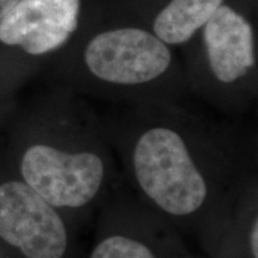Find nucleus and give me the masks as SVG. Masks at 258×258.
I'll return each mask as SVG.
<instances>
[{
  "label": "nucleus",
  "mask_w": 258,
  "mask_h": 258,
  "mask_svg": "<svg viewBox=\"0 0 258 258\" xmlns=\"http://www.w3.org/2000/svg\"><path fill=\"white\" fill-rule=\"evenodd\" d=\"M102 118L134 200L209 258H222L257 194L256 144L179 102L122 104Z\"/></svg>",
  "instance_id": "1"
},
{
  "label": "nucleus",
  "mask_w": 258,
  "mask_h": 258,
  "mask_svg": "<svg viewBox=\"0 0 258 258\" xmlns=\"http://www.w3.org/2000/svg\"><path fill=\"white\" fill-rule=\"evenodd\" d=\"M60 86L85 98L132 104L180 102L189 93L180 57L118 0L56 59Z\"/></svg>",
  "instance_id": "2"
},
{
  "label": "nucleus",
  "mask_w": 258,
  "mask_h": 258,
  "mask_svg": "<svg viewBox=\"0 0 258 258\" xmlns=\"http://www.w3.org/2000/svg\"><path fill=\"white\" fill-rule=\"evenodd\" d=\"M18 167L21 179L73 224L108 200L117 176L102 117L60 85L48 105L44 138L24 147Z\"/></svg>",
  "instance_id": "3"
},
{
  "label": "nucleus",
  "mask_w": 258,
  "mask_h": 258,
  "mask_svg": "<svg viewBox=\"0 0 258 258\" xmlns=\"http://www.w3.org/2000/svg\"><path fill=\"white\" fill-rule=\"evenodd\" d=\"M256 5L226 0L180 48L189 92L226 114H241L257 98Z\"/></svg>",
  "instance_id": "4"
},
{
  "label": "nucleus",
  "mask_w": 258,
  "mask_h": 258,
  "mask_svg": "<svg viewBox=\"0 0 258 258\" xmlns=\"http://www.w3.org/2000/svg\"><path fill=\"white\" fill-rule=\"evenodd\" d=\"M103 0H21L0 19V44L56 59L95 21Z\"/></svg>",
  "instance_id": "5"
},
{
  "label": "nucleus",
  "mask_w": 258,
  "mask_h": 258,
  "mask_svg": "<svg viewBox=\"0 0 258 258\" xmlns=\"http://www.w3.org/2000/svg\"><path fill=\"white\" fill-rule=\"evenodd\" d=\"M73 225L22 179L0 183V239L24 258H76Z\"/></svg>",
  "instance_id": "6"
},
{
  "label": "nucleus",
  "mask_w": 258,
  "mask_h": 258,
  "mask_svg": "<svg viewBox=\"0 0 258 258\" xmlns=\"http://www.w3.org/2000/svg\"><path fill=\"white\" fill-rule=\"evenodd\" d=\"M102 207L86 258H198L178 232L135 200H106Z\"/></svg>",
  "instance_id": "7"
},
{
  "label": "nucleus",
  "mask_w": 258,
  "mask_h": 258,
  "mask_svg": "<svg viewBox=\"0 0 258 258\" xmlns=\"http://www.w3.org/2000/svg\"><path fill=\"white\" fill-rule=\"evenodd\" d=\"M167 46L182 48L226 0H118Z\"/></svg>",
  "instance_id": "8"
},
{
  "label": "nucleus",
  "mask_w": 258,
  "mask_h": 258,
  "mask_svg": "<svg viewBox=\"0 0 258 258\" xmlns=\"http://www.w3.org/2000/svg\"><path fill=\"white\" fill-rule=\"evenodd\" d=\"M19 2L21 0H0V19L4 17L6 14H9Z\"/></svg>",
  "instance_id": "9"
}]
</instances>
